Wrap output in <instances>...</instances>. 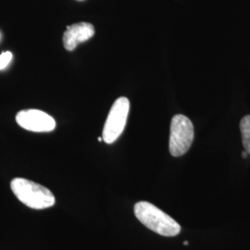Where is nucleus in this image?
<instances>
[{
	"label": "nucleus",
	"instance_id": "7ed1b4c3",
	"mask_svg": "<svg viewBox=\"0 0 250 250\" xmlns=\"http://www.w3.org/2000/svg\"><path fill=\"white\" fill-rule=\"evenodd\" d=\"M194 126L190 119L178 114L172 118L170 123L169 148L171 156L181 157L189 150L194 140Z\"/></svg>",
	"mask_w": 250,
	"mask_h": 250
},
{
	"label": "nucleus",
	"instance_id": "9d476101",
	"mask_svg": "<svg viewBox=\"0 0 250 250\" xmlns=\"http://www.w3.org/2000/svg\"><path fill=\"white\" fill-rule=\"evenodd\" d=\"M99 142H102L103 141V137H99Z\"/></svg>",
	"mask_w": 250,
	"mask_h": 250
},
{
	"label": "nucleus",
	"instance_id": "6e6552de",
	"mask_svg": "<svg viewBox=\"0 0 250 250\" xmlns=\"http://www.w3.org/2000/svg\"><path fill=\"white\" fill-rule=\"evenodd\" d=\"M13 55L9 51H6L0 54V70H4L9 66V63L12 61Z\"/></svg>",
	"mask_w": 250,
	"mask_h": 250
},
{
	"label": "nucleus",
	"instance_id": "1a4fd4ad",
	"mask_svg": "<svg viewBox=\"0 0 250 250\" xmlns=\"http://www.w3.org/2000/svg\"><path fill=\"white\" fill-rule=\"evenodd\" d=\"M248 156H249V153L246 151V150L242 153V157H243L244 159H247V158H248Z\"/></svg>",
	"mask_w": 250,
	"mask_h": 250
},
{
	"label": "nucleus",
	"instance_id": "f8f14e48",
	"mask_svg": "<svg viewBox=\"0 0 250 250\" xmlns=\"http://www.w3.org/2000/svg\"><path fill=\"white\" fill-rule=\"evenodd\" d=\"M79 1H81V0H79Z\"/></svg>",
	"mask_w": 250,
	"mask_h": 250
},
{
	"label": "nucleus",
	"instance_id": "f03ea898",
	"mask_svg": "<svg viewBox=\"0 0 250 250\" xmlns=\"http://www.w3.org/2000/svg\"><path fill=\"white\" fill-rule=\"evenodd\" d=\"M10 188L19 200L29 208L44 209L55 204V197L49 189L30 180L13 179Z\"/></svg>",
	"mask_w": 250,
	"mask_h": 250
},
{
	"label": "nucleus",
	"instance_id": "f257e3e1",
	"mask_svg": "<svg viewBox=\"0 0 250 250\" xmlns=\"http://www.w3.org/2000/svg\"><path fill=\"white\" fill-rule=\"evenodd\" d=\"M134 215L146 228L163 236H175L181 226L170 216L149 202L141 201L134 205Z\"/></svg>",
	"mask_w": 250,
	"mask_h": 250
},
{
	"label": "nucleus",
	"instance_id": "39448f33",
	"mask_svg": "<svg viewBox=\"0 0 250 250\" xmlns=\"http://www.w3.org/2000/svg\"><path fill=\"white\" fill-rule=\"evenodd\" d=\"M16 122L21 128L36 133H48L56 128L53 117L39 109L21 110L16 115Z\"/></svg>",
	"mask_w": 250,
	"mask_h": 250
},
{
	"label": "nucleus",
	"instance_id": "0eeeda50",
	"mask_svg": "<svg viewBox=\"0 0 250 250\" xmlns=\"http://www.w3.org/2000/svg\"><path fill=\"white\" fill-rule=\"evenodd\" d=\"M242 142L245 150L250 154V115L244 117L240 122Z\"/></svg>",
	"mask_w": 250,
	"mask_h": 250
},
{
	"label": "nucleus",
	"instance_id": "20e7f679",
	"mask_svg": "<svg viewBox=\"0 0 250 250\" xmlns=\"http://www.w3.org/2000/svg\"><path fill=\"white\" fill-rule=\"evenodd\" d=\"M130 109V102L126 98L117 99L107 115L103 128V141L112 144L123 134Z\"/></svg>",
	"mask_w": 250,
	"mask_h": 250
},
{
	"label": "nucleus",
	"instance_id": "423d86ee",
	"mask_svg": "<svg viewBox=\"0 0 250 250\" xmlns=\"http://www.w3.org/2000/svg\"><path fill=\"white\" fill-rule=\"evenodd\" d=\"M95 35V28L88 22H79L67 27L63 35V45L68 51H73L77 45Z\"/></svg>",
	"mask_w": 250,
	"mask_h": 250
},
{
	"label": "nucleus",
	"instance_id": "9b49d317",
	"mask_svg": "<svg viewBox=\"0 0 250 250\" xmlns=\"http://www.w3.org/2000/svg\"><path fill=\"white\" fill-rule=\"evenodd\" d=\"M184 245H185V246H188V241H185V242H184Z\"/></svg>",
	"mask_w": 250,
	"mask_h": 250
}]
</instances>
